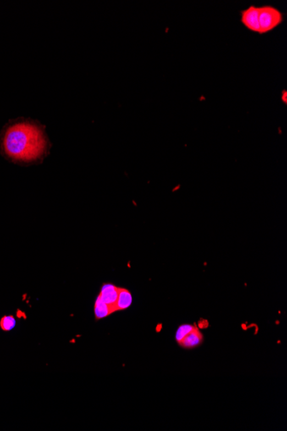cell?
Listing matches in <instances>:
<instances>
[{
	"label": "cell",
	"instance_id": "cell-10",
	"mask_svg": "<svg viewBox=\"0 0 287 431\" xmlns=\"http://www.w3.org/2000/svg\"><path fill=\"white\" fill-rule=\"evenodd\" d=\"M281 101L284 103V105L287 104V91L285 90H283L281 93Z\"/></svg>",
	"mask_w": 287,
	"mask_h": 431
},
{
	"label": "cell",
	"instance_id": "cell-4",
	"mask_svg": "<svg viewBox=\"0 0 287 431\" xmlns=\"http://www.w3.org/2000/svg\"><path fill=\"white\" fill-rule=\"evenodd\" d=\"M119 289L120 288L116 286L113 284H104L102 286L101 292H100L98 295L99 297L102 299V301L103 302L108 305L113 309V313H116L114 307H116V301H117V299H118Z\"/></svg>",
	"mask_w": 287,
	"mask_h": 431
},
{
	"label": "cell",
	"instance_id": "cell-1",
	"mask_svg": "<svg viewBox=\"0 0 287 431\" xmlns=\"http://www.w3.org/2000/svg\"><path fill=\"white\" fill-rule=\"evenodd\" d=\"M2 147L6 156L14 161L34 162L46 154L47 139L41 126L21 121L6 128Z\"/></svg>",
	"mask_w": 287,
	"mask_h": 431
},
{
	"label": "cell",
	"instance_id": "cell-3",
	"mask_svg": "<svg viewBox=\"0 0 287 431\" xmlns=\"http://www.w3.org/2000/svg\"><path fill=\"white\" fill-rule=\"evenodd\" d=\"M241 23L250 31L260 34L259 24V7L250 6L241 12Z\"/></svg>",
	"mask_w": 287,
	"mask_h": 431
},
{
	"label": "cell",
	"instance_id": "cell-6",
	"mask_svg": "<svg viewBox=\"0 0 287 431\" xmlns=\"http://www.w3.org/2000/svg\"><path fill=\"white\" fill-rule=\"evenodd\" d=\"M132 302H133V296L130 291L123 288H120L119 295L116 301L114 311L119 312V311L127 309L132 305Z\"/></svg>",
	"mask_w": 287,
	"mask_h": 431
},
{
	"label": "cell",
	"instance_id": "cell-7",
	"mask_svg": "<svg viewBox=\"0 0 287 431\" xmlns=\"http://www.w3.org/2000/svg\"><path fill=\"white\" fill-rule=\"evenodd\" d=\"M94 312H95V316H96V318L97 320L106 318V317L110 315V314L113 313V309L108 305L103 302L102 301V299L100 298L99 296H97L96 302H95Z\"/></svg>",
	"mask_w": 287,
	"mask_h": 431
},
{
	"label": "cell",
	"instance_id": "cell-9",
	"mask_svg": "<svg viewBox=\"0 0 287 431\" xmlns=\"http://www.w3.org/2000/svg\"><path fill=\"white\" fill-rule=\"evenodd\" d=\"M16 325V319L13 316H5L0 319V327L5 331H10Z\"/></svg>",
	"mask_w": 287,
	"mask_h": 431
},
{
	"label": "cell",
	"instance_id": "cell-5",
	"mask_svg": "<svg viewBox=\"0 0 287 431\" xmlns=\"http://www.w3.org/2000/svg\"><path fill=\"white\" fill-rule=\"evenodd\" d=\"M203 335L197 326L182 340L179 345L185 349H192L199 346L203 342Z\"/></svg>",
	"mask_w": 287,
	"mask_h": 431
},
{
	"label": "cell",
	"instance_id": "cell-2",
	"mask_svg": "<svg viewBox=\"0 0 287 431\" xmlns=\"http://www.w3.org/2000/svg\"><path fill=\"white\" fill-rule=\"evenodd\" d=\"M284 20L283 13L272 6L259 7V24L260 34L272 31L281 24Z\"/></svg>",
	"mask_w": 287,
	"mask_h": 431
},
{
	"label": "cell",
	"instance_id": "cell-8",
	"mask_svg": "<svg viewBox=\"0 0 287 431\" xmlns=\"http://www.w3.org/2000/svg\"><path fill=\"white\" fill-rule=\"evenodd\" d=\"M195 325L193 324H182L179 328L177 329V333H176V340L178 344H180L182 340L185 338L189 333L191 332L192 330L195 329Z\"/></svg>",
	"mask_w": 287,
	"mask_h": 431
}]
</instances>
